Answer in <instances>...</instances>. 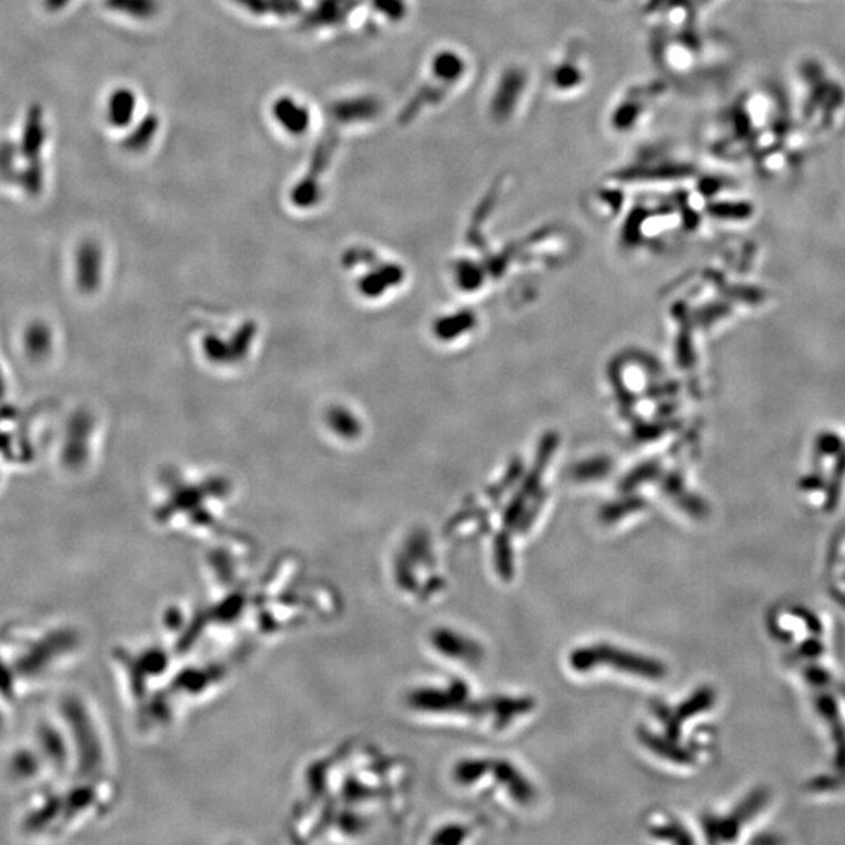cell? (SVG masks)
Listing matches in <instances>:
<instances>
[{"mask_svg": "<svg viewBox=\"0 0 845 845\" xmlns=\"http://www.w3.org/2000/svg\"><path fill=\"white\" fill-rule=\"evenodd\" d=\"M61 716L67 722L74 745V753L78 756L79 768L82 774L88 775L95 771L101 764V751H99L98 740L91 726V718L88 717L85 707L76 698H67L61 703Z\"/></svg>", "mask_w": 845, "mask_h": 845, "instance_id": "cell-4", "label": "cell"}, {"mask_svg": "<svg viewBox=\"0 0 845 845\" xmlns=\"http://www.w3.org/2000/svg\"><path fill=\"white\" fill-rule=\"evenodd\" d=\"M113 105V121L122 124V122L128 121L130 112H133V98H130L129 93H120L117 95V102Z\"/></svg>", "mask_w": 845, "mask_h": 845, "instance_id": "cell-10", "label": "cell"}, {"mask_svg": "<svg viewBox=\"0 0 845 845\" xmlns=\"http://www.w3.org/2000/svg\"><path fill=\"white\" fill-rule=\"evenodd\" d=\"M802 79L806 87V101L803 107L806 121L813 125H829L837 110L845 104L844 88L836 80L828 79L822 64L806 61L802 67Z\"/></svg>", "mask_w": 845, "mask_h": 845, "instance_id": "cell-2", "label": "cell"}, {"mask_svg": "<svg viewBox=\"0 0 845 845\" xmlns=\"http://www.w3.org/2000/svg\"><path fill=\"white\" fill-rule=\"evenodd\" d=\"M589 68L583 48L565 46L557 52L549 71V90L556 98H572L583 93L587 85Z\"/></svg>", "mask_w": 845, "mask_h": 845, "instance_id": "cell-5", "label": "cell"}, {"mask_svg": "<svg viewBox=\"0 0 845 845\" xmlns=\"http://www.w3.org/2000/svg\"><path fill=\"white\" fill-rule=\"evenodd\" d=\"M531 91V72L519 63L507 64L493 80L487 112L495 124H510L525 109Z\"/></svg>", "mask_w": 845, "mask_h": 845, "instance_id": "cell-1", "label": "cell"}, {"mask_svg": "<svg viewBox=\"0 0 845 845\" xmlns=\"http://www.w3.org/2000/svg\"><path fill=\"white\" fill-rule=\"evenodd\" d=\"M7 728V717L6 714H3L2 707H0V736H2L3 732H6Z\"/></svg>", "mask_w": 845, "mask_h": 845, "instance_id": "cell-11", "label": "cell"}, {"mask_svg": "<svg viewBox=\"0 0 845 845\" xmlns=\"http://www.w3.org/2000/svg\"><path fill=\"white\" fill-rule=\"evenodd\" d=\"M74 637L71 630L57 628L33 638L32 642L24 645L22 652L18 653L17 660L13 661L19 676L21 678H37V676L43 675L60 657L71 652L76 644Z\"/></svg>", "mask_w": 845, "mask_h": 845, "instance_id": "cell-3", "label": "cell"}, {"mask_svg": "<svg viewBox=\"0 0 845 845\" xmlns=\"http://www.w3.org/2000/svg\"><path fill=\"white\" fill-rule=\"evenodd\" d=\"M37 748L48 766L63 768L70 760V736H64L61 730L52 724L38 725Z\"/></svg>", "mask_w": 845, "mask_h": 845, "instance_id": "cell-6", "label": "cell"}, {"mask_svg": "<svg viewBox=\"0 0 845 845\" xmlns=\"http://www.w3.org/2000/svg\"><path fill=\"white\" fill-rule=\"evenodd\" d=\"M64 798L59 794L46 795L43 801L29 809L24 817V828L30 835H38L57 824L63 816Z\"/></svg>", "mask_w": 845, "mask_h": 845, "instance_id": "cell-7", "label": "cell"}, {"mask_svg": "<svg viewBox=\"0 0 845 845\" xmlns=\"http://www.w3.org/2000/svg\"><path fill=\"white\" fill-rule=\"evenodd\" d=\"M46 766L43 756L38 748L22 747L18 748L10 756L9 772L18 782H30L41 774Z\"/></svg>", "mask_w": 845, "mask_h": 845, "instance_id": "cell-8", "label": "cell"}, {"mask_svg": "<svg viewBox=\"0 0 845 845\" xmlns=\"http://www.w3.org/2000/svg\"><path fill=\"white\" fill-rule=\"evenodd\" d=\"M21 678L13 663L0 657V698L11 700L17 695L18 680Z\"/></svg>", "mask_w": 845, "mask_h": 845, "instance_id": "cell-9", "label": "cell"}]
</instances>
